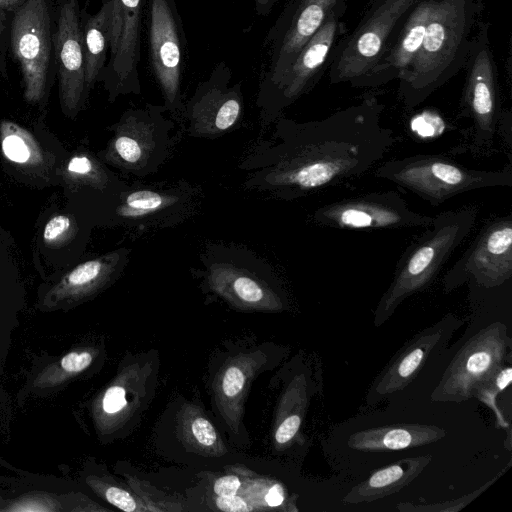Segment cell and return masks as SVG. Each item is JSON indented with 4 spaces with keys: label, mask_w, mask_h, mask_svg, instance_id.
Returning <instances> with one entry per match:
<instances>
[{
    "label": "cell",
    "mask_w": 512,
    "mask_h": 512,
    "mask_svg": "<svg viewBox=\"0 0 512 512\" xmlns=\"http://www.w3.org/2000/svg\"><path fill=\"white\" fill-rule=\"evenodd\" d=\"M266 358L256 353L240 354L227 362L214 381V397L227 424L237 430L247 388Z\"/></svg>",
    "instance_id": "cell-19"
},
{
    "label": "cell",
    "mask_w": 512,
    "mask_h": 512,
    "mask_svg": "<svg viewBox=\"0 0 512 512\" xmlns=\"http://www.w3.org/2000/svg\"><path fill=\"white\" fill-rule=\"evenodd\" d=\"M11 48L21 68L24 98L38 102L45 93L51 53L50 14L44 0H27L16 11Z\"/></svg>",
    "instance_id": "cell-13"
},
{
    "label": "cell",
    "mask_w": 512,
    "mask_h": 512,
    "mask_svg": "<svg viewBox=\"0 0 512 512\" xmlns=\"http://www.w3.org/2000/svg\"><path fill=\"white\" fill-rule=\"evenodd\" d=\"M2 29H3V21H2V19H0V35H1V32H2Z\"/></svg>",
    "instance_id": "cell-42"
},
{
    "label": "cell",
    "mask_w": 512,
    "mask_h": 512,
    "mask_svg": "<svg viewBox=\"0 0 512 512\" xmlns=\"http://www.w3.org/2000/svg\"><path fill=\"white\" fill-rule=\"evenodd\" d=\"M119 257L111 254L85 261L69 273L52 289L50 298L54 302L77 300L103 285L116 269Z\"/></svg>",
    "instance_id": "cell-25"
},
{
    "label": "cell",
    "mask_w": 512,
    "mask_h": 512,
    "mask_svg": "<svg viewBox=\"0 0 512 512\" xmlns=\"http://www.w3.org/2000/svg\"><path fill=\"white\" fill-rule=\"evenodd\" d=\"M512 339L507 327L493 322L465 341L447 365L431 393L438 402H463L498 369L509 354Z\"/></svg>",
    "instance_id": "cell-8"
},
{
    "label": "cell",
    "mask_w": 512,
    "mask_h": 512,
    "mask_svg": "<svg viewBox=\"0 0 512 512\" xmlns=\"http://www.w3.org/2000/svg\"><path fill=\"white\" fill-rule=\"evenodd\" d=\"M446 431L430 424H398L373 427L351 434L348 446L362 452H385L415 448L437 442Z\"/></svg>",
    "instance_id": "cell-20"
},
{
    "label": "cell",
    "mask_w": 512,
    "mask_h": 512,
    "mask_svg": "<svg viewBox=\"0 0 512 512\" xmlns=\"http://www.w3.org/2000/svg\"><path fill=\"white\" fill-rule=\"evenodd\" d=\"M510 466V463L507 467L502 470L496 477L491 479L489 482H486L484 485L474 490L473 492L463 495L460 498L454 499L452 501H447L443 503L437 504H417L414 505L412 503L401 502L397 505L396 509L403 512H455L463 509L470 502L476 499L481 493L487 490Z\"/></svg>",
    "instance_id": "cell-32"
},
{
    "label": "cell",
    "mask_w": 512,
    "mask_h": 512,
    "mask_svg": "<svg viewBox=\"0 0 512 512\" xmlns=\"http://www.w3.org/2000/svg\"><path fill=\"white\" fill-rule=\"evenodd\" d=\"M462 324L461 319L447 314L406 341L374 378L365 397L367 405L372 406L408 386L428 362L443 352Z\"/></svg>",
    "instance_id": "cell-14"
},
{
    "label": "cell",
    "mask_w": 512,
    "mask_h": 512,
    "mask_svg": "<svg viewBox=\"0 0 512 512\" xmlns=\"http://www.w3.org/2000/svg\"><path fill=\"white\" fill-rule=\"evenodd\" d=\"M90 485L107 502L123 511H150L149 507L139 496L136 497V495L120 486L95 478L90 480Z\"/></svg>",
    "instance_id": "cell-31"
},
{
    "label": "cell",
    "mask_w": 512,
    "mask_h": 512,
    "mask_svg": "<svg viewBox=\"0 0 512 512\" xmlns=\"http://www.w3.org/2000/svg\"><path fill=\"white\" fill-rule=\"evenodd\" d=\"M1 149L4 156L17 164L34 165L42 160L40 147L27 130L11 121L0 123Z\"/></svg>",
    "instance_id": "cell-27"
},
{
    "label": "cell",
    "mask_w": 512,
    "mask_h": 512,
    "mask_svg": "<svg viewBox=\"0 0 512 512\" xmlns=\"http://www.w3.org/2000/svg\"><path fill=\"white\" fill-rule=\"evenodd\" d=\"M214 291L229 303L245 310L280 311V297L265 284L235 270L216 269L210 276Z\"/></svg>",
    "instance_id": "cell-22"
},
{
    "label": "cell",
    "mask_w": 512,
    "mask_h": 512,
    "mask_svg": "<svg viewBox=\"0 0 512 512\" xmlns=\"http://www.w3.org/2000/svg\"><path fill=\"white\" fill-rule=\"evenodd\" d=\"M105 1H108V0H103V2H105Z\"/></svg>",
    "instance_id": "cell-43"
},
{
    "label": "cell",
    "mask_w": 512,
    "mask_h": 512,
    "mask_svg": "<svg viewBox=\"0 0 512 512\" xmlns=\"http://www.w3.org/2000/svg\"><path fill=\"white\" fill-rule=\"evenodd\" d=\"M343 16L332 12L277 81L258 93L257 104L266 121L278 118L284 109L311 91L322 78L338 42L347 32Z\"/></svg>",
    "instance_id": "cell-7"
},
{
    "label": "cell",
    "mask_w": 512,
    "mask_h": 512,
    "mask_svg": "<svg viewBox=\"0 0 512 512\" xmlns=\"http://www.w3.org/2000/svg\"><path fill=\"white\" fill-rule=\"evenodd\" d=\"M375 177L392 182L439 206L473 190L512 186V169L480 170L464 166L442 154H416L381 163Z\"/></svg>",
    "instance_id": "cell-4"
},
{
    "label": "cell",
    "mask_w": 512,
    "mask_h": 512,
    "mask_svg": "<svg viewBox=\"0 0 512 512\" xmlns=\"http://www.w3.org/2000/svg\"><path fill=\"white\" fill-rule=\"evenodd\" d=\"M423 1L427 0H371L355 28L346 32L333 52L330 84L349 83L356 88Z\"/></svg>",
    "instance_id": "cell-5"
},
{
    "label": "cell",
    "mask_w": 512,
    "mask_h": 512,
    "mask_svg": "<svg viewBox=\"0 0 512 512\" xmlns=\"http://www.w3.org/2000/svg\"><path fill=\"white\" fill-rule=\"evenodd\" d=\"M479 12L480 0L435 2L415 60L398 79L405 108L422 104L464 68Z\"/></svg>",
    "instance_id": "cell-2"
},
{
    "label": "cell",
    "mask_w": 512,
    "mask_h": 512,
    "mask_svg": "<svg viewBox=\"0 0 512 512\" xmlns=\"http://www.w3.org/2000/svg\"><path fill=\"white\" fill-rule=\"evenodd\" d=\"M308 401V384L304 375H300L287 389L280 407L278 425L274 431V441L279 447L290 443L298 434Z\"/></svg>",
    "instance_id": "cell-26"
},
{
    "label": "cell",
    "mask_w": 512,
    "mask_h": 512,
    "mask_svg": "<svg viewBox=\"0 0 512 512\" xmlns=\"http://www.w3.org/2000/svg\"><path fill=\"white\" fill-rule=\"evenodd\" d=\"M144 0H112L109 61L102 78L110 99L141 91L138 65Z\"/></svg>",
    "instance_id": "cell-15"
},
{
    "label": "cell",
    "mask_w": 512,
    "mask_h": 512,
    "mask_svg": "<svg viewBox=\"0 0 512 512\" xmlns=\"http://www.w3.org/2000/svg\"><path fill=\"white\" fill-rule=\"evenodd\" d=\"M512 279V214L487 221L444 277L450 291L464 283L492 290Z\"/></svg>",
    "instance_id": "cell-11"
},
{
    "label": "cell",
    "mask_w": 512,
    "mask_h": 512,
    "mask_svg": "<svg viewBox=\"0 0 512 512\" xmlns=\"http://www.w3.org/2000/svg\"><path fill=\"white\" fill-rule=\"evenodd\" d=\"M215 505L218 509L228 512H244L255 510L249 501L239 494L233 496H217Z\"/></svg>",
    "instance_id": "cell-36"
},
{
    "label": "cell",
    "mask_w": 512,
    "mask_h": 512,
    "mask_svg": "<svg viewBox=\"0 0 512 512\" xmlns=\"http://www.w3.org/2000/svg\"><path fill=\"white\" fill-rule=\"evenodd\" d=\"M311 220L326 228L373 231L425 228L433 216L414 211L400 193L388 190L327 203L314 210Z\"/></svg>",
    "instance_id": "cell-9"
},
{
    "label": "cell",
    "mask_w": 512,
    "mask_h": 512,
    "mask_svg": "<svg viewBox=\"0 0 512 512\" xmlns=\"http://www.w3.org/2000/svg\"><path fill=\"white\" fill-rule=\"evenodd\" d=\"M185 35L175 0H149L148 43L152 72L166 107L183 109L181 83L185 56Z\"/></svg>",
    "instance_id": "cell-12"
},
{
    "label": "cell",
    "mask_w": 512,
    "mask_h": 512,
    "mask_svg": "<svg viewBox=\"0 0 512 512\" xmlns=\"http://www.w3.org/2000/svg\"><path fill=\"white\" fill-rule=\"evenodd\" d=\"M512 368L511 366H502L498 369L489 379L483 382L473 394V397L483 402L488 408L492 410L496 417L497 425L502 428H507L509 423L506 421L503 413L499 409L496 398L504 391L511 383Z\"/></svg>",
    "instance_id": "cell-30"
},
{
    "label": "cell",
    "mask_w": 512,
    "mask_h": 512,
    "mask_svg": "<svg viewBox=\"0 0 512 512\" xmlns=\"http://www.w3.org/2000/svg\"><path fill=\"white\" fill-rule=\"evenodd\" d=\"M67 170L76 177H90L95 172V165L89 157L77 155L70 159Z\"/></svg>",
    "instance_id": "cell-38"
},
{
    "label": "cell",
    "mask_w": 512,
    "mask_h": 512,
    "mask_svg": "<svg viewBox=\"0 0 512 512\" xmlns=\"http://www.w3.org/2000/svg\"><path fill=\"white\" fill-rule=\"evenodd\" d=\"M432 460L431 455L400 459L374 471L366 480L354 486L343 498L345 504L372 502L392 495L410 484Z\"/></svg>",
    "instance_id": "cell-21"
},
{
    "label": "cell",
    "mask_w": 512,
    "mask_h": 512,
    "mask_svg": "<svg viewBox=\"0 0 512 512\" xmlns=\"http://www.w3.org/2000/svg\"><path fill=\"white\" fill-rule=\"evenodd\" d=\"M279 0H253L255 11L259 16H267Z\"/></svg>",
    "instance_id": "cell-40"
},
{
    "label": "cell",
    "mask_w": 512,
    "mask_h": 512,
    "mask_svg": "<svg viewBox=\"0 0 512 512\" xmlns=\"http://www.w3.org/2000/svg\"><path fill=\"white\" fill-rule=\"evenodd\" d=\"M383 110L376 95L366 94L322 119H279L277 143L267 152L264 187L291 200L361 178L398 140L382 125Z\"/></svg>",
    "instance_id": "cell-1"
},
{
    "label": "cell",
    "mask_w": 512,
    "mask_h": 512,
    "mask_svg": "<svg viewBox=\"0 0 512 512\" xmlns=\"http://www.w3.org/2000/svg\"><path fill=\"white\" fill-rule=\"evenodd\" d=\"M242 108L241 82H232V71L222 61L199 83L186 105V113L194 128L220 132L236 123Z\"/></svg>",
    "instance_id": "cell-16"
},
{
    "label": "cell",
    "mask_w": 512,
    "mask_h": 512,
    "mask_svg": "<svg viewBox=\"0 0 512 512\" xmlns=\"http://www.w3.org/2000/svg\"><path fill=\"white\" fill-rule=\"evenodd\" d=\"M348 1L288 0L264 38L267 64L259 92L277 81L332 12L345 15Z\"/></svg>",
    "instance_id": "cell-10"
},
{
    "label": "cell",
    "mask_w": 512,
    "mask_h": 512,
    "mask_svg": "<svg viewBox=\"0 0 512 512\" xmlns=\"http://www.w3.org/2000/svg\"><path fill=\"white\" fill-rule=\"evenodd\" d=\"M127 405V388L123 385H111L102 396L101 410L107 416L123 414Z\"/></svg>",
    "instance_id": "cell-33"
},
{
    "label": "cell",
    "mask_w": 512,
    "mask_h": 512,
    "mask_svg": "<svg viewBox=\"0 0 512 512\" xmlns=\"http://www.w3.org/2000/svg\"><path fill=\"white\" fill-rule=\"evenodd\" d=\"M176 430L184 447L203 456L219 457L227 453L214 425L200 407L186 403L176 415Z\"/></svg>",
    "instance_id": "cell-23"
},
{
    "label": "cell",
    "mask_w": 512,
    "mask_h": 512,
    "mask_svg": "<svg viewBox=\"0 0 512 512\" xmlns=\"http://www.w3.org/2000/svg\"><path fill=\"white\" fill-rule=\"evenodd\" d=\"M489 27L488 23H479L473 34L460 105L462 116L471 120L468 148L476 156L492 148L503 112Z\"/></svg>",
    "instance_id": "cell-6"
},
{
    "label": "cell",
    "mask_w": 512,
    "mask_h": 512,
    "mask_svg": "<svg viewBox=\"0 0 512 512\" xmlns=\"http://www.w3.org/2000/svg\"><path fill=\"white\" fill-rule=\"evenodd\" d=\"M93 361V354L87 350L73 351L64 355L59 362L63 376H74L87 369Z\"/></svg>",
    "instance_id": "cell-34"
},
{
    "label": "cell",
    "mask_w": 512,
    "mask_h": 512,
    "mask_svg": "<svg viewBox=\"0 0 512 512\" xmlns=\"http://www.w3.org/2000/svg\"><path fill=\"white\" fill-rule=\"evenodd\" d=\"M111 17L112 0H108L103 2L96 14L86 19L83 26L86 88L93 86L106 67L107 52L110 49Z\"/></svg>",
    "instance_id": "cell-24"
},
{
    "label": "cell",
    "mask_w": 512,
    "mask_h": 512,
    "mask_svg": "<svg viewBox=\"0 0 512 512\" xmlns=\"http://www.w3.org/2000/svg\"><path fill=\"white\" fill-rule=\"evenodd\" d=\"M25 0H0V12L2 10L13 9L20 4L24 3Z\"/></svg>",
    "instance_id": "cell-41"
},
{
    "label": "cell",
    "mask_w": 512,
    "mask_h": 512,
    "mask_svg": "<svg viewBox=\"0 0 512 512\" xmlns=\"http://www.w3.org/2000/svg\"><path fill=\"white\" fill-rule=\"evenodd\" d=\"M172 202H177V199L151 190H136L126 196L124 207L121 206L119 214L136 219L161 211Z\"/></svg>",
    "instance_id": "cell-29"
},
{
    "label": "cell",
    "mask_w": 512,
    "mask_h": 512,
    "mask_svg": "<svg viewBox=\"0 0 512 512\" xmlns=\"http://www.w3.org/2000/svg\"><path fill=\"white\" fill-rule=\"evenodd\" d=\"M71 219L66 215H56L45 225L43 239L46 244H55L64 239L71 229Z\"/></svg>",
    "instance_id": "cell-35"
},
{
    "label": "cell",
    "mask_w": 512,
    "mask_h": 512,
    "mask_svg": "<svg viewBox=\"0 0 512 512\" xmlns=\"http://www.w3.org/2000/svg\"><path fill=\"white\" fill-rule=\"evenodd\" d=\"M241 481L235 475H225L218 478L213 484V492L216 496H233L239 494Z\"/></svg>",
    "instance_id": "cell-37"
},
{
    "label": "cell",
    "mask_w": 512,
    "mask_h": 512,
    "mask_svg": "<svg viewBox=\"0 0 512 512\" xmlns=\"http://www.w3.org/2000/svg\"><path fill=\"white\" fill-rule=\"evenodd\" d=\"M264 501L268 507H280L285 502L284 489L280 484H274L268 488Z\"/></svg>",
    "instance_id": "cell-39"
},
{
    "label": "cell",
    "mask_w": 512,
    "mask_h": 512,
    "mask_svg": "<svg viewBox=\"0 0 512 512\" xmlns=\"http://www.w3.org/2000/svg\"><path fill=\"white\" fill-rule=\"evenodd\" d=\"M437 0H427L412 11L394 43L384 51L356 88H377L398 80L412 65L421 47Z\"/></svg>",
    "instance_id": "cell-18"
},
{
    "label": "cell",
    "mask_w": 512,
    "mask_h": 512,
    "mask_svg": "<svg viewBox=\"0 0 512 512\" xmlns=\"http://www.w3.org/2000/svg\"><path fill=\"white\" fill-rule=\"evenodd\" d=\"M478 213V206L470 205L433 216L430 225L399 258L393 278L376 306L375 326L386 322L404 300L423 291L434 281L471 233Z\"/></svg>",
    "instance_id": "cell-3"
},
{
    "label": "cell",
    "mask_w": 512,
    "mask_h": 512,
    "mask_svg": "<svg viewBox=\"0 0 512 512\" xmlns=\"http://www.w3.org/2000/svg\"><path fill=\"white\" fill-rule=\"evenodd\" d=\"M54 45L61 104L63 110L73 113L80 105L86 88L82 30L76 0H68L61 6Z\"/></svg>",
    "instance_id": "cell-17"
},
{
    "label": "cell",
    "mask_w": 512,
    "mask_h": 512,
    "mask_svg": "<svg viewBox=\"0 0 512 512\" xmlns=\"http://www.w3.org/2000/svg\"><path fill=\"white\" fill-rule=\"evenodd\" d=\"M121 131L118 132L113 141V150L121 163L128 167L139 168L140 165L148 164V156L155 150L154 141L146 138L147 132H140L139 136L132 135L121 123L118 125Z\"/></svg>",
    "instance_id": "cell-28"
}]
</instances>
